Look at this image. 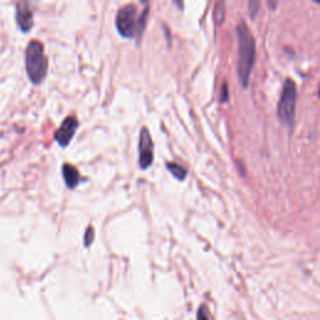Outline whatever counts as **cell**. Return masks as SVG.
Listing matches in <instances>:
<instances>
[{
    "label": "cell",
    "instance_id": "2e32d148",
    "mask_svg": "<svg viewBox=\"0 0 320 320\" xmlns=\"http://www.w3.org/2000/svg\"><path fill=\"white\" fill-rule=\"evenodd\" d=\"M318 95H319V98H320V86H319V89H318Z\"/></svg>",
    "mask_w": 320,
    "mask_h": 320
},
{
    "label": "cell",
    "instance_id": "9a60e30c",
    "mask_svg": "<svg viewBox=\"0 0 320 320\" xmlns=\"http://www.w3.org/2000/svg\"><path fill=\"white\" fill-rule=\"evenodd\" d=\"M269 5H271V8H273V9H274V8L276 7V2H271V3L269 2Z\"/></svg>",
    "mask_w": 320,
    "mask_h": 320
},
{
    "label": "cell",
    "instance_id": "7c38bea8",
    "mask_svg": "<svg viewBox=\"0 0 320 320\" xmlns=\"http://www.w3.org/2000/svg\"><path fill=\"white\" fill-rule=\"evenodd\" d=\"M260 9V3L257 2V0H250L249 2V14L251 15V18L257 15L258 10Z\"/></svg>",
    "mask_w": 320,
    "mask_h": 320
},
{
    "label": "cell",
    "instance_id": "9c48e42d",
    "mask_svg": "<svg viewBox=\"0 0 320 320\" xmlns=\"http://www.w3.org/2000/svg\"><path fill=\"white\" fill-rule=\"evenodd\" d=\"M166 168H168V170L179 180L185 179L186 174H188L186 169L183 168L182 165H179V164H177V163H166Z\"/></svg>",
    "mask_w": 320,
    "mask_h": 320
},
{
    "label": "cell",
    "instance_id": "8fae6325",
    "mask_svg": "<svg viewBox=\"0 0 320 320\" xmlns=\"http://www.w3.org/2000/svg\"><path fill=\"white\" fill-rule=\"evenodd\" d=\"M93 240H94V230H93L92 226H89V228H88L86 235H84V245L90 246V245H92Z\"/></svg>",
    "mask_w": 320,
    "mask_h": 320
},
{
    "label": "cell",
    "instance_id": "8992f818",
    "mask_svg": "<svg viewBox=\"0 0 320 320\" xmlns=\"http://www.w3.org/2000/svg\"><path fill=\"white\" fill-rule=\"evenodd\" d=\"M79 123L74 117H68L63 121L58 132L54 134V139L60 146H67L72 141L73 137L75 135L76 129H78Z\"/></svg>",
    "mask_w": 320,
    "mask_h": 320
},
{
    "label": "cell",
    "instance_id": "5bb4252c",
    "mask_svg": "<svg viewBox=\"0 0 320 320\" xmlns=\"http://www.w3.org/2000/svg\"><path fill=\"white\" fill-rule=\"evenodd\" d=\"M229 99V90H228V84L226 83H223L222 86V95H220V100L223 101V103H226Z\"/></svg>",
    "mask_w": 320,
    "mask_h": 320
},
{
    "label": "cell",
    "instance_id": "7a4b0ae2",
    "mask_svg": "<svg viewBox=\"0 0 320 320\" xmlns=\"http://www.w3.org/2000/svg\"><path fill=\"white\" fill-rule=\"evenodd\" d=\"M149 16V5L139 9L138 5L126 4L118 10L115 25L118 33L124 38H137L143 34Z\"/></svg>",
    "mask_w": 320,
    "mask_h": 320
},
{
    "label": "cell",
    "instance_id": "3957f363",
    "mask_svg": "<svg viewBox=\"0 0 320 320\" xmlns=\"http://www.w3.org/2000/svg\"><path fill=\"white\" fill-rule=\"evenodd\" d=\"M25 70L33 84L38 86L44 80L48 73V59L44 45L39 40H32L25 50Z\"/></svg>",
    "mask_w": 320,
    "mask_h": 320
},
{
    "label": "cell",
    "instance_id": "6da1fadb",
    "mask_svg": "<svg viewBox=\"0 0 320 320\" xmlns=\"http://www.w3.org/2000/svg\"><path fill=\"white\" fill-rule=\"evenodd\" d=\"M238 45H239V59H238V75L242 86L246 88L250 79L251 70L255 63V40L244 22L237 27Z\"/></svg>",
    "mask_w": 320,
    "mask_h": 320
},
{
    "label": "cell",
    "instance_id": "ba28073f",
    "mask_svg": "<svg viewBox=\"0 0 320 320\" xmlns=\"http://www.w3.org/2000/svg\"><path fill=\"white\" fill-rule=\"evenodd\" d=\"M61 172H63L64 182L69 189H74L79 185L81 180V175L78 169L72 164H63L61 166Z\"/></svg>",
    "mask_w": 320,
    "mask_h": 320
},
{
    "label": "cell",
    "instance_id": "4fadbf2b",
    "mask_svg": "<svg viewBox=\"0 0 320 320\" xmlns=\"http://www.w3.org/2000/svg\"><path fill=\"white\" fill-rule=\"evenodd\" d=\"M197 320H209L208 316V311H206V308L202 305L198 310V315H197Z\"/></svg>",
    "mask_w": 320,
    "mask_h": 320
},
{
    "label": "cell",
    "instance_id": "277c9868",
    "mask_svg": "<svg viewBox=\"0 0 320 320\" xmlns=\"http://www.w3.org/2000/svg\"><path fill=\"white\" fill-rule=\"evenodd\" d=\"M296 105V86L291 79H287L283 87L279 104H278V117L288 128L294 125Z\"/></svg>",
    "mask_w": 320,
    "mask_h": 320
},
{
    "label": "cell",
    "instance_id": "e0dca14e",
    "mask_svg": "<svg viewBox=\"0 0 320 320\" xmlns=\"http://www.w3.org/2000/svg\"><path fill=\"white\" fill-rule=\"evenodd\" d=\"M315 3L316 4H320V0H315Z\"/></svg>",
    "mask_w": 320,
    "mask_h": 320
},
{
    "label": "cell",
    "instance_id": "30bf717a",
    "mask_svg": "<svg viewBox=\"0 0 320 320\" xmlns=\"http://www.w3.org/2000/svg\"><path fill=\"white\" fill-rule=\"evenodd\" d=\"M224 3L219 2L215 7V20H217L218 24H222L223 20H224Z\"/></svg>",
    "mask_w": 320,
    "mask_h": 320
},
{
    "label": "cell",
    "instance_id": "52a82bcc",
    "mask_svg": "<svg viewBox=\"0 0 320 320\" xmlns=\"http://www.w3.org/2000/svg\"><path fill=\"white\" fill-rule=\"evenodd\" d=\"M16 24L22 32L28 33L33 28V13L28 7V3H18L16 4Z\"/></svg>",
    "mask_w": 320,
    "mask_h": 320
},
{
    "label": "cell",
    "instance_id": "5b68a950",
    "mask_svg": "<svg viewBox=\"0 0 320 320\" xmlns=\"http://www.w3.org/2000/svg\"><path fill=\"white\" fill-rule=\"evenodd\" d=\"M154 144H153L152 137L148 128L143 126L140 132V139H139V165L141 169H148L154 160Z\"/></svg>",
    "mask_w": 320,
    "mask_h": 320
}]
</instances>
